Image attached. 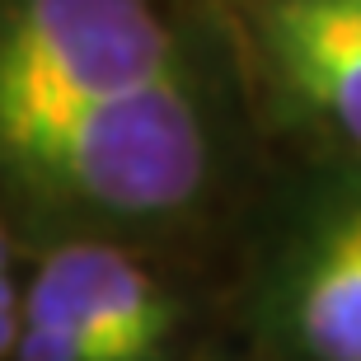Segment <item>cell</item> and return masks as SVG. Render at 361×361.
I'll use <instances>...</instances> for the list:
<instances>
[{"label":"cell","mask_w":361,"mask_h":361,"mask_svg":"<svg viewBox=\"0 0 361 361\" xmlns=\"http://www.w3.org/2000/svg\"><path fill=\"white\" fill-rule=\"evenodd\" d=\"M202 71L174 0H0V207L104 169Z\"/></svg>","instance_id":"1"},{"label":"cell","mask_w":361,"mask_h":361,"mask_svg":"<svg viewBox=\"0 0 361 361\" xmlns=\"http://www.w3.org/2000/svg\"><path fill=\"white\" fill-rule=\"evenodd\" d=\"M244 319L277 361H361V155L310 164L277 192Z\"/></svg>","instance_id":"2"},{"label":"cell","mask_w":361,"mask_h":361,"mask_svg":"<svg viewBox=\"0 0 361 361\" xmlns=\"http://www.w3.org/2000/svg\"><path fill=\"white\" fill-rule=\"evenodd\" d=\"M244 14L272 94L334 155H361V0H249Z\"/></svg>","instance_id":"3"},{"label":"cell","mask_w":361,"mask_h":361,"mask_svg":"<svg viewBox=\"0 0 361 361\" xmlns=\"http://www.w3.org/2000/svg\"><path fill=\"white\" fill-rule=\"evenodd\" d=\"M24 319H61L108 329L160 352L174 334L178 310L146 263L113 240H66L42 249V263L24 291Z\"/></svg>","instance_id":"4"},{"label":"cell","mask_w":361,"mask_h":361,"mask_svg":"<svg viewBox=\"0 0 361 361\" xmlns=\"http://www.w3.org/2000/svg\"><path fill=\"white\" fill-rule=\"evenodd\" d=\"M155 357L160 352L141 348L122 334L61 319H24L19 343H14V361H155Z\"/></svg>","instance_id":"5"},{"label":"cell","mask_w":361,"mask_h":361,"mask_svg":"<svg viewBox=\"0 0 361 361\" xmlns=\"http://www.w3.org/2000/svg\"><path fill=\"white\" fill-rule=\"evenodd\" d=\"M19 324H24V295L14 291V281H10V277H0V361L14 357Z\"/></svg>","instance_id":"6"},{"label":"cell","mask_w":361,"mask_h":361,"mask_svg":"<svg viewBox=\"0 0 361 361\" xmlns=\"http://www.w3.org/2000/svg\"><path fill=\"white\" fill-rule=\"evenodd\" d=\"M10 263H14V235L0 226V277H10Z\"/></svg>","instance_id":"7"}]
</instances>
